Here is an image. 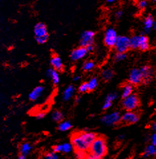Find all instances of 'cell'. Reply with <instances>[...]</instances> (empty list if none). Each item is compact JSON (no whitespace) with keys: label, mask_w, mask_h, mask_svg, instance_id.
Listing matches in <instances>:
<instances>
[{"label":"cell","mask_w":156,"mask_h":159,"mask_svg":"<svg viewBox=\"0 0 156 159\" xmlns=\"http://www.w3.org/2000/svg\"><path fill=\"white\" fill-rule=\"evenodd\" d=\"M96 137V134L92 132L78 133L73 136L71 144L76 151L88 152L91 144Z\"/></svg>","instance_id":"cell-1"},{"label":"cell","mask_w":156,"mask_h":159,"mask_svg":"<svg viewBox=\"0 0 156 159\" xmlns=\"http://www.w3.org/2000/svg\"><path fill=\"white\" fill-rule=\"evenodd\" d=\"M88 154L98 159H102L106 155L107 145L105 140L102 137H96L90 147Z\"/></svg>","instance_id":"cell-2"},{"label":"cell","mask_w":156,"mask_h":159,"mask_svg":"<svg viewBox=\"0 0 156 159\" xmlns=\"http://www.w3.org/2000/svg\"><path fill=\"white\" fill-rule=\"evenodd\" d=\"M33 34L37 43L39 44H45L49 39L48 29L44 23H36L33 28Z\"/></svg>","instance_id":"cell-3"},{"label":"cell","mask_w":156,"mask_h":159,"mask_svg":"<svg viewBox=\"0 0 156 159\" xmlns=\"http://www.w3.org/2000/svg\"><path fill=\"white\" fill-rule=\"evenodd\" d=\"M149 48L148 38L145 35H134L130 38V48L146 51Z\"/></svg>","instance_id":"cell-4"},{"label":"cell","mask_w":156,"mask_h":159,"mask_svg":"<svg viewBox=\"0 0 156 159\" xmlns=\"http://www.w3.org/2000/svg\"><path fill=\"white\" fill-rule=\"evenodd\" d=\"M139 105L138 97L132 93L130 96L124 98L122 106L127 111H132L136 109Z\"/></svg>","instance_id":"cell-5"},{"label":"cell","mask_w":156,"mask_h":159,"mask_svg":"<svg viewBox=\"0 0 156 159\" xmlns=\"http://www.w3.org/2000/svg\"><path fill=\"white\" fill-rule=\"evenodd\" d=\"M114 47L118 53H126L130 48V38L126 36H118Z\"/></svg>","instance_id":"cell-6"},{"label":"cell","mask_w":156,"mask_h":159,"mask_svg":"<svg viewBox=\"0 0 156 159\" xmlns=\"http://www.w3.org/2000/svg\"><path fill=\"white\" fill-rule=\"evenodd\" d=\"M118 37V35L116 30L113 28H108L105 31V37H104V42L108 48H112V47L115 46Z\"/></svg>","instance_id":"cell-7"},{"label":"cell","mask_w":156,"mask_h":159,"mask_svg":"<svg viewBox=\"0 0 156 159\" xmlns=\"http://www.w3.org/2000/svg\"><path fill=\"white\" fill-rule=\"evenodd\" d=\"M94 37H95V33L91 30L84 31L82 33L80 38V45L84 48L92 45L94 44Z\"/></svg>","instance_id":"cell-8"},{"label":"cell","mask_w":156,"mask_h":159,"mask_svg":"<svg viewBox=\"0 0 156 159\" xmlns=\"http://www.w3.org/2000/svg\"><path fill=\"white\" fill-rule=\"evenodd\" d=\"M120 120H121V115L119 112L118 111L112 112L111 113L104 115L101 119L102 123L107 126L116 125Z\"/></svg>","instance_id":"cell-9"},{"label":"cell","mask_w":156,"mask_h":159,"mask_svg":"<svg viewBox=\"0 0 156 159\" xmlns=\"http://www.w3.org/2000/svg\"><path fill=\"white\" fill-rule=\"evenodd\" d=\"M88 51L86 48L80 46L73 50L70 55V57L73 61H77L84 59L88 55Z\"/></svg>","instance_id":"cell-10"},{"label":"cell","mask_w":156,"mask_h":159,"mask_svg":"<svg viewBox=\"0 0 156 159\" xmlns=\"http://www.w3.org/2000/svg\"><path fill=\"white\" fill-rule=\"evenodd\" d=\"M129 81L131 85H139L143 81V76L140 69H131L129 75Z\"/></svg>","instance_id":"cell-11"},{"label":"cell","mask_w":156,"mask_h":159,"mask_svg":"<svg viewBox=\"0 0 156 159\" xmlns=\"http://www.w3.org/2000/svg\"><path fill=\"white\" fill-rule=\"evenodd\" d=\"M139 120V116L133 111H127L121 116V121L125 124H134Z\"/></svg>","instance_id":"cell-12"},{"label":"cell","mask_w":156,"mask_h":159,"mask_svg":"<svg viewBox=\"0 0 156 159\" xmlns=\"http://www.w3.org/2000/svg\"><path fill=\"white\" fill-rule=\"evenodd\" d=\"M73 144L70 143H64L63 144H56L53 147V151L57 153H70L73 151Z\"/></svg>","instance_id":"cell-13"},{"label":"cell","mask_w":156,"mask_h":159,"mask_svg":"<svg viewBox=\"0 0 156 159\" xmlns=\"http://www.w3.org/2000/svg\"><path fill=\"white\" fill-rule=\"evenodd\" d=\"M45 87L42 85L35 87L29 94V99L31 101H35L38 100L42 95L45 91Z\"/></svg>","instance_id":"cell-14"},{"label":"cell","mask_w":156,"mask_h":159,"mask_svg":"<svg viewBox=\"0 0 156 159\" xmlns=\"http://www.w3.org/2000/svg\"><path fill=\"white\" fill-rule=\"evenodd\" d=\"M140 71L143 76V81L145 83H149L152 80L154 77V70L149 66H143L140 68Z\"/></svg>","instance_id":"cell-15"},{"label":"cell","mask_w":156,"mask_h":159,"mask_svg":"<svg viewBox=\"0 0 156 159\" xmlns=\"http://www.w3.org/2000/svg\"><path fill=\"white\" fill-rule=\"evenodd\" d=\"M50 63L52 68L56 71H61L63 69V63L61 58L58 55H54L50 60Z\"/></svg>","instance_id":"cell-16"},{"label":"cell","mask_w":156,"mask_h":159,"mask_svg":"<svg viewBox=\"0 0 156 159\" xmlns=\"http://www.w3.org/2000/svg\"><path fill=\"white\" fill-rule=\"evenodd\" d=\"M47 76L48 77L54 85H58L60 82V75L58 71L54 69L53 68H50L46 72Z\"/></svg>","instance_id":"cell-17"},{"label":"cell","mask_w":156,"mask_h":159,"mask_svg":"<svg viewBox=\"0 0 156 159\" xmlns=\"http://www.w3.org/2000/svg\"><path fill=\"white\" fill-rule=\"evenodd\" d=\"M75 91H76V89H75V87L73 85H69L63 91V99L65 101H69L74 96Z\"/></svg>","instance_id":"cell-18"},{"label":"cell","mask_w":156,"mask_h":159,"mask_svg":"<svg viewBox=\"0 0 156 159\" xmlns=\"http://www.w3.org/2000/svg\"><path fill=\"white\" fill-rule=\"evenodd\" d=\"M154 24V20L152 16H149L145 18L144 21V30L145 32H149L152 29Z\"/></svg>","instance_id":"cell-19"},{"label":"cell","mask_w":156,"mask_h":159,"mask_svg":"<svg viewBox=\"0 0 156 159\" xmlns=\"http://www.w3.org/2000/svg\"><path fill=\"white\" fill-rule=\"evenodd\" d=\"M133 93V85L131 83H127L122 88V96L123 98H126L130 96Z\"/></svg>","instance_id":"cell-20"},{"label":"cell","mask_w":156,"mask_h":159,"mask_svg":"<svg viewBox=\"0 0 156 159\" xmlns=\"http://www.w3.org/2000/svg\"><path fill=\"white\" fill-rule=\"evenodd\" d=\"M156 155V147L150 144L145 147L143 156L144 157H149Z\"/></svg>","instance_id":"cell-21"},{"label":"cell","mask_w":156,"mask_h":159,"mask_svg":"<svg viewBox=\"0 0 156 159\" xmlns=\"http://www.w3.org/2000/svg\"><path fill=\"white\" fill-rule=\"evenodd\" d=\"M72 128V124L69 120H62L60 122L58 129L61 132H65Z\"/></svg>","instance_id":"cell-22"},{"label":"cell","mask_w":156,"mask_h":159,"mask_svg":"<svg viewBox=\"0 0 156 159\" xmlns=\"http://www.w3.org/2000/svg\"><path fill=\"white\" fill-rule=\"evenodd\" d=\"M114 76V72L112 71L111 69H105L102 70L101 73V77L105 81H109L112 79Z\"/></svg>","instance_id":"cell-23"},{"label":"cell","mask_w":156,"mask_h":159,"mask_svg":"<svg viewBox=\"0 0 156 159\" xmlns=\"http://www.w3.org/2000/svg\"><path fill=\"white\" fill-rule=\"evenodd\" d=\"M32 150V146L29 143H23L20 147V152L21 155H28L31 152Z\"/></svg>","instance_id":"cell-24"},{"label":"cell","mask_w":156,"mask_h":159,"mask_svg":"<svg viewBox=\"0 0 156 159\" xmlns=\"http://www.w3.org/2000/svg\"><path fill=\"white\" fill-rule=\"evenodd\" d=\"M88 87V91H92L96 89L98 85V80L96 77H92L87 82Z\"/></svg>","instance_id":"cell-25"},{"label":"cell","mask_w":156,"mask_h":159,"mask_svg":"<svg viewBox=\"0 0 156 159\" xmlns=\"http://www.w3.org/2000/svg\"><path fill=\"white\" fill-rule=\"evenodd\" d=\"M52 119H53L55 122L56 123H60L63 120L64 115L59 111H55L51 115Z\"/></svg>","instance_id":"cell-26"},{"label":"cell","mask_w":156,"mask_h":159,"mask_svg":"<svg viewBox=\"0 0 156 159\" xmlns=\"http://www.w3.org/2000/svg\"><path fill=\"white\" fill-rule=\"evenodd\" d=\"M95 67V63L92 61H87L82 64V69L84 71H91Z\"/></svg>","instance_id":"cell-27"},{"label":"cell","mask_w":156,"mask_h":159,"mask_svg":"<svg viewBox=\"0 0 156 159\" xmlns=\"http://www.w3.org/2000/svg\"><path fill=\"white\" fill-rule=\"evenodd\" d=\"M44 159H59V156L57 152L54 151L48 152L45 155Z\"/></svg>","instance_id":"cell-28"},{"label":"cell","mask_w":156,"mask_h":159,"mask_svg":"<svg viewBox=\"0 0 156 159\" xmlns=\"http://www.w3.org/2000/svg\"><path fill=\"white\" fill-rule=\"evenodd\" d=\"M127 55L125 53H117L114 56V60L117 62L122 61L126 59Z\"/></svg>","instance_id":"cell-29"},{"label":"cell","mask_w":156,"mask_h":159,"mask_svg":"<svg viewBox=\"0 0 156 159\" xmlns=\"http://www.w3.org/2000/svg\"><path fill=\"white\" fill-rule=\"evenodd\" d=\"M88 152H84L81 151H76L75 157L77 159H86Z\"/></svg>","instance_id":"cell-30"},{"label":"cell","mask_w":156,"mask_h":159,"mask_svg":"<svg viewBox=\"0 0 156 159\" xmlns=\"http://www.w3.org/2000/svg\"><path fill=\"white\" fill-rule=\"evenodd\" d=\"M78 91L80 93H86L88 91V83H83L80 85L78 87Z\"/></svg>","instance_id":"cell-31"},{"label":"cell","mask_w":156,"mask_h":159,"mask_svg":"<svg viewBox=\"0 0 156 159\" xmlns=\"http://www.w3.org/2000/svg\"><path fill=\"white\" fill-rule=\"evenodd\" d=\"M117 97H118L117 94H116V93H110L109 95H108V96L106 97L105 100L112 102L116 99Z\"/></svg>","instance_id":"cell-32"},{"label":"cell","mask_w":156,"mask_h":159,"mask_svg":"<svg viewBox=\"0 0 156 159\" xmlns=\"http://www.w3.org/2000/svg\"><path fill=\"white\" fill-rule=\"evenodd\" d=\"M148 3L146 0H140L138 3V6L140 9H144L148 6Z\"/></svg>","instance_id":"cell-33"},{"label":"cell","mask_w":156,"mask_h":159,"mask_svg":"<svg viewBox=\"0 0 156 159\" xmlns=\"http://www.w3.org/2000/svg\"><path fill=\"white\" fill-rule=\"evenodd\" d=\"M112 102H110V101H108L105 100V102H104V104L102 105V109L104 110L108 109L109 108H110V107L112 106Z\"/></svg>","instance_id":"cell-34"},{"label":"cell","mask_w":156,"mask_h":159,"mask_svg":"<svg viewBox=\"0 0 156 159\" xmlns=\"http://www.w3.org/2000/svg\"><path fill=\"white\" fill-rule=\"evenodd\" d=\"M45 115H46V113H44V112H39V113H37L35 115V117L37 119L41 120L45 117Z\"/></svg>","instance_id":"cell-35"},{"label":"cell","mask_w":156,"mask_h":159,"mask_svg":"<svg viewBox=\"0 0 156 159\" xmlns=\"http://www.w3.org/2000/svg\"><path fill=\"white\" fill-rule=\"evenodd\" d=\"M150 139H151V143H152V144L156 147V133L153 134L152 135V137H151Z\"/></svg>","instance_id":"cell-36"},{"label":"cell","mask_w":156,"mask_h":159,"mask_svg":"<svg viewBox=\"0 0 156 159\" xmlns=\"http://www.w3.org/2000/svg\"><path fill=\"white\" fill-rule=\"evenodd\" d=\"M86 48L88 50V52H92V51H93L94 49V45H90V46L87 47V48Z\"/></svg>","instance_id":"cell-37"},{"label":"cell","mask_w":156,"mask_h":159,"mask_svg":"<svg viewBox=\"0 0 156 159\" xmlns=\"http://www.w3.org/2000/svg\"><path fill=\"white\" fill-rule=\"evenodd\" d=\"M123 15V12L122 11H118L116 13V17L117 18H120Z\"/></svg>","instance_id":"cell-38"},{"label":"cell","mask_w":156,"mask_h":159,"mask_svg":"<svg viewBox=\"0 0 156 159\" xmlns=\"http://www.w3.org/2000/svg\"><path fill=\"white\" fill-rule=\"evenodd\" d=\"M80 80V77L79 75H75L74 77H73V81H78Z\"/></svg>","instance_id":"cell-39"},{"label":"cell","mask_w":156,"mask_h":159,"mask_svg":"<svg viewBox=\"0 0 156 159\" xmlns=\"http://www.w3.org/2000/svg\"><path fill=\"white\" fill-rule=\"evenodd\" d=\"M152 128L153 130L154 131V133H156V122H155V123H154L152 124Z\"/></svg>","instance_id":"cell-40"},{"label":"cell","mask_w":156,"mask_h":159,"mask_svg":"<svg viewBox=\"0 0 156 159\" xmlns=\"http://www.w3.org/2000/svg\"><path fill=\"white\" fill-rule=\"evenodd\" d=\"M18 159H27V157H26L25 155H21H21L19 156Z\"/></svg>","instance_id":"cell-41"},{"label":"cell","mask_w":156,"mask_h":159,"mask_svg":"<svg viewBox=\"0 0 156 159\" xmlns=\"http://www.w3.org/2000/svg\"><path fill=\"white\" fill-rule=\"evenodd\" d=\"M80 101H81V97H77L76 98V102H79Z\"/></svg>","instance_id":"cell-42"},{"label":"cell","mask_w":156,"mask_h":159,"mask_svg":"<svg viewBox=\"0 0 156 159\" xmlns=\"http://www.w3.org/2000/svg\"><path fill=\"white\" fill-rule=\"evenodd\" d=\"M108 3H114L115 2H116L117 0H106Z\"/></svg>","instance_id":"cell-43"},{"label":"cell","mask_w":156,"mask_h":159,"mask_svg":"<svg viewBox=\"0 0 156 159\" xmlns=\"http://www.w3.org/2000/svg\"><path fill=\"white\" fill-rule=\"evenodd\" d=\"M124 138H125V135L124 134H121V135H120V136H119V139L122 140V139H124Z\"/></svg>","instance_id":"cell-44"},{"label":"cell","mask_w":156,"mask_h":159,"mask_svg":"<svg viewBox=\"0 0 156 159\" xmlns=\"http://www.w3.org/2000/svg\"><path fill=\"white\" fill-rule=\"evenodd\" d=\"M154 27L156 30V20L154 21Z\"/></svg>","instance_id":"cell-45"},{"label":"cell","mask_w":156,"mask_h":159,"mask_svg":"<svg viewBox=\"0 0 156 159\" xmlns=\"http://www.w3.org/2000/svg\"><path fill=\"white\" fill-rule=\"evenodd\" d=\"M153 1H154V2H156V0H153Z\"/></svg>","instance_id":"cell-46"}]
</instances>
